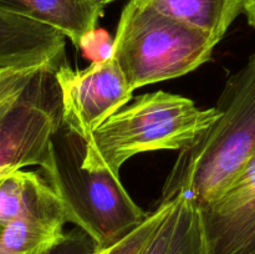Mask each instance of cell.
Returning <instances> with one entry per match:
<instances>
[{
    "instance_id": "1",
    "label": "cell",
    "mask_w": 255,
    "mask_h": 254,
    "mask_svg": "<svg viewBox=\"0 0 255 254\" xmlns=\"http://www.w3.org/2000/svg\"><path fill=\"white\" fill-rule=\"evenodd\" d=\"M218 117L194 144L178 153L161 203L187 194L199 207L218 199L255 154V52L226 82Z\"/></svg>"
},
{
    "instance_id": "18",
    "label": "cell",
    "mask_w": 255,
    "mask_h": 254,
    "mask_svg": "<svg viewBox=\"0 0 255 254\" xmlns=\"http://www.w3.org/2000/svg\"><path fill=\"white\" fill-rule=\"evenodd\" d=\"M94 1L96 2V4H99L100 6H102V7H104L105 5H107V4H111V2L116 1V0H94Z\"/></svg>"
},
{
    "instance_id": "12",
    "label": "cell",
    "mask_w": 255,
    "mask_h": 254,
    "mask_svg": "<svg viewBox=\"0 0 255 254\" xmlns=\"http://www.w3.org/2000/svg\"><path fill=\"white\" fill-rule=\"evenodd\" d=\"M178 21L208 32L221 41L243 12L242 0H137Z\"/></svg>"
},
{
    "instance_id": "5",
    "label": "cell",
    "mask_w": 255,
    "mask_h": 254,
    "mask_svg": "<svg viewBox=\"0 0 255 254\" xmlns=\"http://www.w3.org/2000/svg\"><path fill=\"white\" fill-rule=\"evenodd\" d=\"M56 66H47L20 95L0 104V183L25 167H51V137L62 122Z\"/></svg>"
},
{
    "instance_id": "4",
    "label": "cell",
    "mask_w": 255,
    "mask_h": 254,
    "mask_svg": "<svg viewBox=\"0 0 255 254\" xmlns=\"http://www.w3.org/2000/svg\"><path fill=\"white\" fill-rule=\"evenodd\" d=\"M218 42L203 30L128 0L117 25L112 57L133 91L198 69Z\"/></svg>"
},
{
    "instance_id": "11",
    "label": "cell",
    "mask_w": 255,
    "mask_h": 254,
    "mask_svg": "<svg viewBox=\"0 0 255 254\" xmlns=\"http://www.w3.org/2000/svg\"><path fill=\"white\" fill-rule=\"evenodd\" d=\"M139 254H208L201 209L194 198L179 194Z\"/></svg>"
},
{
    "instance_id": "6",
    "label": "cell",
    "mask_w": 255,
    "mask_h": 254,
    "mask_svg": "<svg viewBox=\"0 0 255 254\" xmlns=\"http://www.w3.org/2000/svg\"><path fill=\"white\" fill-rule=\"evenodd\" d=\"M61 97L62 121L85 141L109 117L132 99L121 67L114 57L91 62L84 70H74L61 62L55 69Z\"/></svg>"
},
{
    "instance_id": "7",
    "label": "cell",
    "mask_w": 255,
    "mask_h": 254,
    "mask_svg": "<svg viewBox=\"0 0 255 254\" xmlns=\"http://www.w3.org/2000/svg\"><path fill=\"white\" fill-rule=\"evenodd\" d=\"M199 209L208 254H255V154L218 199Z\"/></svg>"
},
{
    "instance_id": "10",
    "label": "cell",
    "mask_w": 255,
    "mask_h": 254,
    "mask_svg": "<svg viewBox=\"0 0 255 254\" xmlns=\"http://www.w3.org/2000/svg\"><path fill=\"white\" fill-rule=\"evenodd\" d=\"M0 9L52 26L76 47L97 29L104 7L94 0H0Z\"/></svg>"
},
{
    "instance_id": "19",
    "label": "cell",
    "mask_w": 255,
    "mask_h": 254,
    "mask_svg": "<svg viewBox=\"0 0 255 254\" xmlns=\"http://www.w3.org/2000/svg\"><path fill=\"white\" fill-rule=\"evenodd\" d=\"M100 251H101V249H100ZM99 253H100V252H99ZM99 253H97V254H99Z\"/></svg>"
},
{
    "instance_id": "13",
    "label": "cell",
    "mask_w": 255,
    "mask_h": 254,
    "mask_svg": "<svg viewBox=\"0 0 255 254\" xmlns=\"http://www.w3.org/2000/svg\"><path fill=\"white\" fill-rule=\"evenodd\" d=\"M173 206V201L168 203H159L153 212H149L147 218L126 237L106 249H101L99 254H139L146 247L154 231L159 226L169 209Z\"/></svg>"
},
{
    "instance_id": "16",
    "label": "cell",
    "mask_w": 255,
    "mask_h": 254,
    "mask_svg": "<svg viewBox=\"0 0 255 254\" xmlns=\"http://www.w3.org/2000/svg\"><path fill=\"white\" fill-rule=\"evenodd\" d=\"M79 49L84 51L85 56L92 62L105 61L114 55V39L107 32L95 29L82 39Z\"/></svg>"
},
{
    "instance_id": "14",
    "label": "cell",
    "mask_w": 255,
    "mask_h": 254,
    "mask_svg": "<svg viewBox=\"0 0 255 254\" xmlns=\"http://www.w3.org/2000/svg\"><path fill=\"white\" fill-rule=\"evenodd\" d=\"M56 65L0 69V104L21 94L42 69Z\"/></svg>"
},
{
    "instance_id": "3",
    "label": "cell",
    "mask_w": 255,
    "mask_h": 254,
    "mask_svg": "<svg viewBox=\"0 0 255 254\" xmlns=\"http://www.w3.org/2000/svg\"><path fill=\"white\" fill-rule=\"evenodd\" d=\"M85 152L86 141L62 121L51 137V167L42 173L61 199L67 221L106 249L139 226L149 212L134 203L120 176L84 167Z\"/></svg>"
},
{
    "instance_id": "2",
    "label": "cell",
    "mask_w": 255,
    "mask_h": 254,
    "mask_svg": "<svg viewBox=\"0 0 255 254\" xmlns=\"http://www.w3.org/2000/svg\"><path fill=\"white\" fill-rule=\"evenodd\" d=\"M217 117L216 107L201 110L179 95H141L92 132L82 164L120 176L122 164L136 154L162 149L181 152L191 147Z\"/></svg>"
},
{
    "instance_id": "15",
    "label": "cell",
    "mask_w": 255,
    "mask_h": 254,
    "mask_svg": "<svg viewBox=\"0 0 255 254\" xmlns=\"http://www.w3.org/2000/svg\"><path fill=\"white\" fill-rule=\"evenodd\" d=\"M100 248L85 231L76 227L51 248L37 254H97Z\"/></svg>"
},
{
    "instance_id": "9",
    "label": "cell",
    "mask_w": 255,
    "mask_h": 254,
    "mask_svg": "<svg viewBox=\"0 0 255 254\" xmlns=\"http://www.w3.org/2000/svg\"><path fill=\"white\" fill-rule=\"evenodd\" d=\"M66 36L46 24L0 9V69L59 65Z\"/></svg>"
},
{
    "instance_id": "8",
    "label": "cell",
    "mask_w": 255,
    "mask_h": 254,
    "mask_svg": "<svg viewBox=\"0 0 255 254\" xmlns=\"http://www.w3.org/2000/svg\"><path fill=\"white\" fill-rule=\"evenodd\" d=\"M67 216L44 173L32 171L24 204L0 238V254H37L65 236Z\"/></svg>"
},
{
    "instance_id": "17",
    "label": "cell",
    "mask_w": 255,
    "mask_h": 254,
    "mask_svg": "<svg viewBox=\"0 0 255 254\" xmlns=\"http://www.w3.org/2000/svg\"><path fill=\"white\" fill-rule=\"evenodd\" d=\"M242 6L248 22L255 27V0H242Z\"/></svg>"
}]
</instances>
